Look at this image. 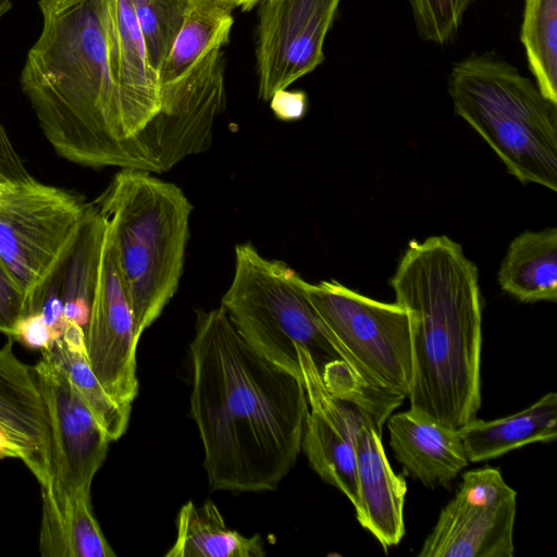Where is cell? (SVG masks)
<instances>
[{"mask_svg": "<svg viewBox=\"0 0 557 557\" xmlns=\"http://www.w3.org/2000/svg\"><path fill=\"white\" fill-rule=\"evenodd\" d=\"M190 414L213 490L264 492L296 463L309 413L302 382L257 352L222 307L196 312Z\"/></svg>", "mask_w": 557, "mask_h": 557, "instance_id": "1", "label": "cell"}, {"mask_svg": "<svg viewBox=\"0 0 557 557\" xmlns=\"http://www.w3.org/2000/svg\"><path fill=\"white\" fill-rule=\"evenodd\" d=\"M389 284L410 321L409 409L458 431L481 407L478 268L460 244L435 235L409 242Z\"/></svg>", "mask_w": 557, "mask_h": 557, "instance_id": "2", "label": "cell"}, {"mask_svg": "<svg viewBox=\"0 0 557 557\" xmlns=\"http://www.w3.org/2000/svg\"><path fill=\"white\" fill-rule=\"evenodd\" d=\"M41 33L21 87L39 127L70 162L125 169L108 44V0H38Z\"/></svg>", "mask_w": 557, "mask_h": 557, "instance_id": "3", "label": "cell"}, {"mask_svg": "<svg viewBox=\"0 0 557 557\" xmlns=\"http://www.w3.org/2000/svg\"><path fill=\"white\" fill-rule=\"evenodd\" d=\"M95 205L107 219L140 336L177 292L193 205L177 185L137 169H120Z\"/></svg>", "mask_w": 557, "mask_h": 557, "instance_id": "4", "label": "cell"}, {"mask_svg": "<svg viewBox=\"0 0 557 557\" xmlns=\"http://www.w3.org/2000/svg\"><path fill=\"white\" fill-rule=\"evenodd\" d=\"M467 122L519 182L557 190V102L492 51L453 64L447 83Z\"/></svg>", "mask_w": 557, "mask_h": 557, "instance_id": "5", "label": "cell"}, {"mask_svg": "<svg viewBox=\"0 0 557 557\" xmlns=\"http://www.w3.org/2000/svg\"><path fill=\"white\" fill-rule=\"evenodd\" d=\"M304 278L284 261L263 257L251 243L235 247L232 282L221 299L242 337L262 357L301 381L298 350L320 376L344 361L309 301Z\"/></svg>", "mask_w": 557, "mask_h": 557, "instance_id": "6", "label": "cell"}, {"mask_svg": "<svg viewBox=\"0 0 557 557\" xmlns=\"http://www.w3.org/2000/svg\"><path fill=\"white\" fill-rule=\"evenodd\" d=\"M91 203L34 177L0 194V261L20 292L24 315L35 313L52 275L73 251Z\"/></svg>", "mask_w": 557, "mask_h": 557, "instance_id": "7", "label": "cell"}, {"mask_svg": "<svg viewBox=\"0 0 557 557\" xmlns=\"http://www.w3.org/2000/svg\"><path fill=\"white\" fill-rule=\"evenodd\" d=\"M304 289L354 374L372 387L407 397L413 374L407 311L397 302L372 299L335 280L304 281Z\"/></svg>", "mask_w": 557, "mask_h": 557, "instance_id": "8", "label": "cell"}, {"mask_svg": "<svg viewBox=\"0 0 557 557\" xmlns=\"http://www.w3.org/2000/svg\"><path fill=\"white\" fill-rule=\"evenodd\" d=\"M40 352L34 370L51 443L50 481L41 488V496L61 503L78 495H90L91 482L106 459L111 441L51 348Z\"/></svg>", "mask_w": 557, "mask_h": 557, "instance_id": "9", "label": "cell"}, {"mask_svg": "<svg viewBox=\"0 0 557 557\" xmlns=\"http://www.w3.org/2000/svg\"><path fill=\"white\" fill-rule=\"evenodd\" d=\"M517 493L498 469L467 471L419 557H512Z\"/></svg>", "mask_w": 557, "mask_h": 557, "instance_id": "10", "label": "cell"}, {"mask_svg": "<svg viewBox=\"0 0 557 557\" xmlns=\"http://www.w3.org/2000/svg\"><path fill=\"white\" fill-rule=\"evenodd\" d=\"M341 0H260L256 39L258 94L263 101L324 61V41Z\"/></svg>", "mask_w": 557, "mask_h": 557, "instance_id": "11", "label": "cell"}, {"mask_svg": "<svg viewBox=\"0 0 557 557\" xmlns=\"http://www.w3.org/2000/svg\"><path fill=\"white\" fill-rule=\"evenodd\" d=\"M139 337L107 222L98 284L85 327V346L90 367L102 387L129 411L138 394L136 349Z\"/></svg>", "mask_w": 557, "mask_h": 557, "instance_id": "12", "label": "cell"}, {"mask_svg": "<svg viewBox=\"0 0 557 557\" xmlns=\"http://www.w3.org/2000/svg\"><path fill=\"white\" fill-rule=\"evenodd\" d=\"M309 413L301 448L320 478L339 490L355 507L357 474L355 438L371 417L355 403L332 394L313 380L306 386Z\"/></svg>", "mask_w": 557, "mask_h": 557, "instance_id": "13", "label": "cell"}, {"mask_svg": "<svg viewBox=\"0 0 557 557\" xmlns=\"http://www.w3.org/2000/svg\"><path fill=\"white\" fill-rule=\"evenodd\" d=\"M13 341L0 348V428L42 488L51 473L49 424L34 367L17 359Z\"/></svg>", "mask_w": 557, "mask_h": 557, "instance_id": "14", "label": "cell"}, {"mask_svg": "<svg viewBox=\"0 0 557 557\" xmlns=\"http://www.w3.org/2000/svg\"><path fill=\"white\" fill-rule=\"evenodd\" d=\"M382 431L372 423L363 424L355 438L357 505L360 525L387 550L404 537V505L407 484L396 474L386 457Z\"/></svg>", "mask_w": 557, "mask_h": 557, "instance_id": "15", "label": "cell"}, {"mask_svg": "<svg viewBox=\"0 0 557 557\" xmlns=\"http://www.w3.org/2000/svg\"><path fill=\"white\" fill-rule=\"evenodd\" d=\"M387 429L395 458L425 487L448 486L469 463L457 430L411 409L391 416Z\"/></svg>", "mask_w": 557, "mask_h": 557, "instance_id": "16", "label": "cell"}, {"mask_svg": "<svg viewBox=\"0 0 557 557\" xmlns=\"http://www.w3.org/2000/svg\"><path fill=\"white\" fill-rule=\"evenodd\" d=\"M458 432L469 462L490 460L532 443L553 442L557 436V395L549 392L504 418H475Z\"/></svg>", "mask_w": 557, "mask_h": 557, "instance_id": "17", "label": "cell"}, {"mask_svg": "<svg viewBox=\"0 0 557 557\" xmlns=\"http://www.w3.org/2000/svg\"><path fill=\"white\" fill-rule=\"evenodd\" d=\"M497 281L518 301L557 300V228L525 231L509 244Z\"/></svg>", "mask_w": 557, "mask_h": 557, "instance_id": "18", "label": "cell"}, {"mask_svg": "<svg viewBox=\"0 0 557 557\" xmlns=\"http://www.w3.org/2000/svg\"><path fill=\"white\" fill-rule=\"evenodd\" d=\"M39 549L44 557H114L90 506V495L61 503L41 496Z\"/></svg>", "mask_w": 557, "mask_h": 557, "instance_id": "19", "label": "cell"}, {"mask_svg": "<svg viewBox=\"0 0 557 557\" xmlns=\"http://www.w3.org/2000/svg\"><path fill=\"white\" fill-rule=\"evenodd\" d=\"M260 535L246 537L228 529L212 502L186 503L176 519V539L165 557H262Z\"/></svg>", "mask_w": 557, "mask_h": 557, "instance_id": "20", "label": "cell"}, {"mask_svg": "<svg viewBox=\"0 0 557 557\" xmlns=\"http://www.w3.org/2000/svg\"><path fill=\"white\" fill-rule=\"evenodd\" d=\"M236 7L227 0H194L159 71L162 85L177 81L213 49L230 41Z\"/></svg>", "mask_w": 557, "mask_h": 557, "instance_id": "21", "label": "cell"}, {"mask_svg": "<svg viewBox=\"0 0 557 557\" xmlns=\"http://www.w3.org/2000/svg\"><path fill=\"white\" fill-rule=\"evenodd\" d=\"M50 348L110 441L119 440L127 429L131 411L114 401L95 375L86 352L84 327L66 321L62 336Z\"/></svg>", "mask_w": 557, "mask_h": 557, "instance_id": "22", "label": "cell"}, {"mask_svg": "<svg viewBox=\"0 0 557 557\" xmlns=\"http://www.w3.org/2000/svg\"><path fill=\"white\" fill-rule=\"evenodd\" d=\"M520 39L534 82L557 102V0H524Z\"/></svg>", "mask_w": 557, "mask_h": 557, "instance_id": "23", "label": "cell"}, {"mask_svg": "<svg viewBox=\"0 0 557 557\" xmlns=\"http://www.w3.org/2000/svg\"><path fill=\"white\" fill-rule=\"evenodd\" d=\"M194 0H131L148 59L158 73Z\"/></svg>", "mask_w": 557, "mask_h": 557, "instance_id": "24", "label": "cell"}, {"mask_svg": "<svg viewBox=\"0 0 557 557\" xmlns=\"http://www.w3.org/2000/svg\"><path fill=\"white\" fill-rule=\"evenodd\" d=\"M474 0H408L419 37L435 45L450 41L459 32Z\"/></svg>", "mask_w": 557, "mask_h": 557, "instance_id": "25", "label": "cell"}, {"mask_svg": "<svg viewBox=\"0 0 557 557\" xmlns=\"http://www.w3.org/2000/svg\"><path fill=\"white\" fill-rule=\"evenodd\" d=\"M23 315V298L0 261V332L13 337Z\"/></svg>", "mask_w": 557, "mask_h": 557, "instance_id": "26", "label": "cell"}, {"mask_svg": "<svg viewBox=\"0 0 557 557\" xmlns=\"http://www.w3.org/2000/svg\"><path fill=\"white\" fill-rule=\"evenodd\" d=\"M13 338L40 351L53 345L50 331L38 312L27 314L18 321Z\"/></svg>", "mask_w": 557, "mask_h": 557, "instance_id": "27", "label": "cell"}, {"mask_svg": "<svg viewBox=\"0 0 557 557\" xmlns=\"http://www.w3.org/2000/svg\"><path fill=\"white\" fill-rule=\"evenodd\" d=\"M270 107L278 120L297 121L307 112L308 97L302 90H278L270 99Z\"/></svg>", "mask_w": 557, "mask_h": 557, "instance_id": "28", "label": "cell"}, {"mask_svg": "<svg viewBox=\"0 0 557 557\" xmlns=\"http://www.w3.org/2000/svg\"><path fill=\"white\" fill-rule=\"evenodd\" d=\"M0 172L11 182L17 183L30 177L21 157L13 147L0 122Z\"/></svg>", "mask_w": 557, "mask_h": 557, "instance_id": "29", "label": "cell"}, {"mask_svg": "<svg viewBox=\"0 0 557 557\" xmlns=\"http://www.w3.org/2000/svg\"><path fill=\"white\" fill-rule=\"evenodd\" d=\"M5 457H17L21 458V454L7 438L4 432L0 428V458Z\"/></svg>", "mask_w": 557, "mask_h": 557, "instance_id": "30", "label": "cell"}, {"mask_svg": "<svg viewBox=\"0 0 557 557\" xmlns=\"http://www.w3.org/2000/svg\"><path fill=\"white\" fill-rule=\"evenodd\" d=\"M233 3L236 9L240 8L242 11L247 12L250 11L253 7L258 4L260 0H227Z\"/></svg>", "mask_w": 557, "mask_h": 557, "instance_id": "31", "label": "cell"}, {"mask_svg": "<svg viewBox=\"0 0 557 557\" xmlns=\"http://www.w3.org/2000/svg\"><path fill=\"white\" fill-rule=\"evenodd\" d=\"M11 7L10 0H0V16L3 15Z\"/></svg>", "mask_w": 557, "mask_h": 557, "instance_id": "32", "label": "cell"}, {"mask_svg": "<svg viewBox=\"0 0 557 557\" xmlns=\"http://www.w3.org/2000/svg\"><path fill=\"white\" fill-rule=\"evenodd\" d=\"M13 182L9 181L1 172H0V194L5 189V187Z\"/></svg>", "mask_w": 557, "mask_h": 557, "instance_id": "33", "label": "cell"}]
</instances>
